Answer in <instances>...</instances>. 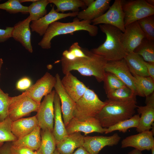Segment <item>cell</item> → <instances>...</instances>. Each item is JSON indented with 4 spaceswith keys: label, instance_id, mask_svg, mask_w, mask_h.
Returning a JSON list of instances; mask_svg holds the SVG:
<instances>
[{
    "label": "cell",
    "instance_id": "cell-38",
    "mask_svg": "<svg viewBox=\"0 0 154 154\" xmlns=\"http://www.w3.org/2000/svg\"><path fill=\"white\" fill-rule=\"evenodd\" d=\"M11 97L5 93L0 87V122L8 116V109Z\"/></svg>",
    "mask_w": 154,
    "mask_h": 154
},
{
    "label": "cell",
    "instance_id": "cell-49",
    "mask_svg": "<svg viewBox=\"0 0 154 154\" xmlns=\"http://www.w3.org/2000/svg\"><path fill=\"white\" fill-rule=\"evenodd\" d=\"M37 0H19L20 2L21 3L23 2H34L36 1Z\"/></svg>",
    "mask_w": 154,
    "mask_h": 154
},
{
    "label": "cell",
    "instance_id": "cell-53",
    "mask_svg": "<svg viewBox=\"0 0 154 154\" xmlns=\"http://www.w3.org/2000/svg\"><path fill=\"white\" fill-rule=\"evenodd\" d=\"M34 154H38L37 151H35L34 152Z\"/></svg>",
    "mask_w": 154,
    "mask_h": 154
},
{
    "label": "cell",
    "instance_id": "cell-20",
    "mask_svg": "<svg viewBox=\"0 0 154 154\" xmlns=\"http://www.w3.org/2000/svg\"><path fill=\"white\" fill-rule=\"evenodd\" d=\"M61 82L66 91L75 102L83 96L88 88L70 72L65 75Z\"/></svg>",
    "mask_w": 154,
    "mask_h": 154
},
{
    "label": "cell",
    "instance_id": "cell-51",
    "mask_svg": "<svg viewBox=\"0 0 154 154\" xmlns=\"http://www.w3.org/2000/svg\"><path fill=\"white\" fill-rule=\"evenodd\" d=\"M150 150L151 151V154H154V146L152 147Z\"/></svg>",
    "mask_w": 154,
    "mask_h": 154
},
{
    "label": "cell",
    "instance_id": "cell-13",
    "mask_svg": "<svg viewBox=\"0 0 154 154\" xmlns=\"http://www.w3.org/2000/svg\"><path fill=\"white\" fill-rule=\"evenodd\" d=\"M121 139V137L117 133L108 136L84 137L82 147L91 154H98L104 147L112 146L117 144Z\"/></svg>",
    "mask_w": 154,
    "mask_h": 154
},
{
    "label": "cell",
    "instance_id": "cell-14",
    "mask_svg": "<svg viewBox=\"0 0 154 154\" xmlns=\"http://www.w3.org/2000/svg\"><path fill=\"white\" fill-rule=\"evenodd\" d=\"M55 77L56 82L54 88L60 100L63 122L66 127L70 120L73 118V112L76 102L64 89L61 83L59 75L57 73Z\"/></svg>",
    "mask_w": 154,
    "mask_h": 154
},
{
    "label": "cell",
    "instance_id": "cell-31",
    "mask_svg": "<svg viewBox=\"0 0 154 154\" xmlns=\"http://www.w3.org/2000/svg\"><path fill=\"white\" fill-rule=\"evenodd\" d=\"M108 100L117 101L136 100V93L125 86L111 91L106 94Z\"/></svg>",
    "mask_w": 154,
    "mask_h": 154
},
{
    "label": "cell",
    "instance_id": "cell-45",
    "mask_svg": "<svg viewBox=\"0 0 154 154\" xmlns=\"http://www.w3.org/2000/svg\"><path fill=\"white\" fill-rule=\"evenodd\" d=\"M72 154H91L87 151L83 147L78 148V149Z\"/></svg>",
    "mask_w": 154,
    "mask_h": 154
},
{
    "label": "cell",
    "instance_id": "cell-26",
    "mask_svg": "<svg viewBox=\"0 0 154 154\" xmlns=\"http://www.w3.org/2000/svg\"><path fill=\"white\" fill-rule=\"evenodd\" d=\"M124 58L132 75L149 76L144 60L140 56L133 52L127 53Z\"/></svg>",
    "mask_w": 154,
    "mask_h": 154
},
{
    "label": "cell",
    "instance_id": "cell-10",
    "mask_svg": "<svg viewBox=\"0 0 154 154\" xmlns=\"http://www.w3.org/2000/svg\"><path fill=\"white\" fill-rule=\"evenodd\" d=\"M56 82L55 77L47 72L25 92L32 100L40 104L42 97L52 92Z\"/></svg>",
    "mask_w": 154,
    "mask_h": 154
},
{
    "label": "cell",
    "instance_id": "cell-6",
    "mask_svg": "<svg viewBox=\"0 0 154 154\" xmlns=\"http://www.w3.org/2000/svg\"><path fill=\"white\" fill-rule=\"evenodd\" d=\"M124 13L125 27L129 24L143 18L154 15V6L148 4L145 0H121Z\"/></svg>",
    "mask_w": 154,
    "mask_h": 154
},
{
    "label": "cell",
    "instance_id": "cell-44",
    "mask_svg": "<svg viewBox=\"0 0 154 154\" xmlns=\"http://www.w3.org/2000/svg\"><path fill=\"white\" fill-rule=\"evenodd\" d=\"M143 63L146 67L149 76L154 79V63L147 62L144 60Z\"/></svg>",
    "mask_w": 154,
    "mask_h": 154
},
{
    "label": "cell",
    "instance_id": "cell-27",
    "mask_svg": "<svg viewBox=\"0 0 154 154\" xmlns=\"http://www.w3.org/2000/svg\"><path fill=\"white\" fill-rule=\"evenodd\" d=\"M132 75L134 78L137 95L146 97L154 92V79L149 76Z\"/></svg>",
    "mask_w": 154,
    "mask_h": 154
},
{
    "label": "cell",
    "instance_id": "cell-22",
    "mask_svg": "<svg viewBox=\"0 0 154 154\" xmlns=\"http://www.w3.org/2000/svg\"><path fill=\"white\" fill-rule=\"evenodd\" d=\"M84 136L80 132L68 134L56 145V149L60 154H72L76 148L82 147Z\"/></svg>",
    "mask_w": 154,
    "mask_h": 154
},
{
    "label": "cell",
    "instance_id": "cell-17",
    "mask_svg": "<svg viewBox=\"0 0 154 154\" xmlns=\"http://www.w3.org/2000/svg\"><path fill=\"white\" fill-rule=\"evenodd\" d=\"M153 135L154 134L149 130L128 136L122 140L121 147H132L141 151H149L154 146Z\"/></svg>",
    "mask_w": 154,
    "mask_h": 154
},
{
    "label": "cell",
    "instance_id": "cell-42",
    "mask_svg": "<svg viewBox=\"0 0 154 154\" xmlns=\"http://www.w3.org/2000/svg\"><path fill=\"white\" fill-rule=\"evenodd\" d=\"M11 150L12 154H34V151L25 147H18L11 145Z\"/></svg>",
    "mask_w": 154,
    "mask_h": 154
},
{
    "label": "cell",
    "instance_id": "cell-40",
    "mask_svg": "<svg viewBox=\"0 0 154 154\" xmlns=\"http://www.w3.org/2000/svg\"><path fill=\"white\" fill-rule=\"evenodd\" d=\"M31 80L28 77L25 76L20 79L16 83V89L19 91H25L32 86Z\"/></svg>",
    "mask_w": 154,
    "mask_h": 154
},
{
    "label": "cell",
    "instance_id": "cell-18",
    "mask_svg": "<svg viewBox=\"0 0 154 154\" xmlns=\"http://www.w3.org/2000/svg\"><path fill=\"white\" fill-rule=\"evenodd\" d=\"M146 105L137 106V110L140 117L139 125L136 128L139 133L149 131L154 121V93L146 97Z\"/></svg>",
    "mask_w": 154,
    "mask_h": 154
},
{
    "label": "cell",
    "instance_id": "cell-43",
    "mask_svg": "<svg viewBox=\"0 0 154 154\" xmlns=\"http://www.w3.org/2000/svg\"><path fill=\"white\" fill-rule=\"evenodd\" d=\"M11 141L5 143L0 149V154H12L11 150Z\"/></svg>",
    "mask_w": 154,
    "mask_h": 154
},
{
    "label": "cell",
    "instance_id": "cell-50",
    "mask_svg": "<svg viewBox=\"0 0 154 154\" xmlns=\"http://www.w3.org/2000/svg\"><path fill=\"white\" fill-rule=\"evenodd\" d=\"M3 64V60L2 58H0V78L1 77V70L2 66V65Z\"/></svg>",
    "mask_w": 154,
    "mask_h": 154
},
{
    "label": "cell",
    "instance_id": "cell-23",
    "mask_svg": "<svg viewBox=\"0 0 154 154\" xmlns=\"http://www.w3.org/2000/svg\"><path fill=\"white\" fill-rule=\"evenodd\" d=\"M38 126V120L34 116L12 121L11 130L17 139L31 133Z\"/></svg>",
    "mask_w": 154,
    "mask_h": 154
},
{
    "label": "cell",
    "instance_id": "cell-41",
    "mask_svg": "<svg viewBox=\"0 0 154 154\" xmlns=\"http://www.w3.org/2000/svg\"><path fill=\"white\" fill-rule=\"evenodd\" d=\"M13 27H7L5 29H0V42H4L12 37Z\"/></svg>",
    "mask_w": 154,
    "mask_h": 154
},
{
    "label": "cell",
    "instance_id": "cell-39",
    "mask_svg": "<svg viewBox=\"0 0 154 154\" xmlns=\"http://www.w3.org/2000/svg\"><path fill=\"white\" fill-rule=\"evenodd\" d=\"M87 49L82 48L78 43H74L70 47L68 51L72 55L74 59L76 58L86 57L87 56Z\"/></svg>",
    "mask_w": 154,
    "mask_h": 154
},
{
    "label": "cell",
    "instance_id": "cell-34",
    "mask_svg": "<svg viewBox=\"0 0 154 154\" xmlns=\"http://www.w3.org/2000/svg\"><path fill=\"white\" fill-rule=\"evenodd\" d=\"M12 121L8 117L0 122V149L5 143L14 141L17 139L11 131Z\"/></svg>",
    "mask_w": 154,
    "mask_h": 154
},
{
    "label": "cell",
    "instance_id": "cell-21",
    "mask_svg": "<svg viewBox=\"0 0 154 154\" xmlns=\"http://www.w3.org/2000/svg\"><path fill=\"white\" fill-rule=\"evenodd\" d=\"M110 0H96L89 6L79 12L77 16L80 20L88 21L97 18L103 15L110 7Z\"/></svg>",
    "mask_w": 154,
    "mask_h": 154
},
{
    "label": "cell",
    "instance_id": "cell-2",
    "mask_svg": "<svg viewBox=\"0 0 154 154\" xmlns=\"http://www.w3.org/2000/svg\"><path fill=\"white\" fill-rule=\"evenodd\" d=\"M95 117L104 128H107L133 115L137 108L136 100L117 101L108 100Z\"/></svg>",
    "mask_w": 154,
    "mask_h": 154
},
{
    "label": "cell",
    "instance_id": "cell-33",
    "mask_svg": "<svg viewBox=\"0 0 154 154\" xmlns=\"http://www.w3.org/2000/svg\"><path fill=\"white\" fill-rule=\"evenodd\" d=\"M139 115H133L130 118L121 121L106 128L105 134L110 133L115 131L125 133L128 129L131 128H137L139 125Z\"/></svg>",
    "mask_w": 154,
    "mask_h": 154
},
{
    "label": "cell",
    "instance_id": "cell-46",
    "mask_svg": "<svg viewBox=\"0 0 154 154\" xmlns=\"http://www.w3.org/2000/svg\"><path fill=\"white\" fill-rule=\"evenodd\" d=\"M86 7L90 5L94 1V0H82Z\"/></svg>",
    "mask_w": 154,
    "mask_h": 154
},
{
    "label": "cell",
    "instance_id": "cell-48",
    "mask_svg": "<svg viewBox=\"0 0 154 154\" xmlns=\"http://www.w3.org/2000/svg\"><path fill=\"white\" fill-rule=\"evenodd\" d=\"M145 1L149 4L154 6V0H147Z\"/></svg>",
    "mask_w": 154,
    "mask_h": 154
},
{
    "label": "cell",
    "instance_id": "cell-11",
    "mask_svg": "<svg viewBox=\"0 0 154 154\" xmlns=\"http://www.w3.org/2000/svg\"><path fill=\"white\" fill-rule=\"evenodd\" d=\"M125 28L121 40L125 50L128 53L133 52L145 36L137 21L129 24Z\"/></svg>",
    "mask_w": 154,
    "mask_h": 154
},
{
    "label": "cell",
    "instance_id": "cell-4",
    "mask_svg": "<svg viewBox=\"0 0 154 154\" xmlns=\"http://www.w3.org/2000/svg\"><path fill=\"white\" fill-rule=\"evenodd\" d=\"M91 23V21H80L77 18L71 22L55 21L49 25L38 44L42 48L49 49L51 47V40L54 37L80 31H87L91 36L95 37L98 34V29Z\"/></svg>",
    "mask_w": 154,
    "mask_h": 154
},
{
    "label": "cell",
    "instance_id": "cell-12",
    "mask_svg": "<svg viewBox=\"0 0 154 154\" xmlns=\"http://www.w3.org/2000/svg\"><path fill=\"white\" fill-rule=\"evenodd\" d=\"M105 70L106 72H110L115 75L136 94L134 77L130 72L124 58L107 62L105 66Z\"/></svg>",
    "mask_w": 154,
    "mask_h": 154
},
{
    "label": "cell",
    "instance_id": "cell-15",
    "mask_svg": "<svg viewBox=\"0 0 154 154\" xmlns=\"http://www.w3.org/2000/svg\"><path fill=\"white\" fill-rule=\"evenodd\" d=\"M68 134L76 132H82L85 135L93 132L105 133L107 128L103 127L99 121L95 117L83 120L73 118L66 126Z\"/></svg>",
    "mask_w": 154,
    "mask_h": 154
},
{
    "label": "cell",
    "instance_id": "cell-19",
    "mask_svg": "<svg viewBox=\"0 0 154 154\" xmlns=\"http://www.w3.org/2000/svg\"><path fill=\"white\" fill-rule=\"evenodd\" d=\"M31 22L29 16L15 24L13 27L12 37L19 42L28 51L32 53L33 51L31 43Z\"/></svg>",
    "mask_w": 154,
    "mask_h": 154
},
{
    "label": "cell",
    "instance_id": "cell-30",
    "mask_svg": "<svg viewBox=\"0 0 154 154\" xmlns=\"http://www.w3.org/2000/svg\"><path fill=\"white\" fill-rule=\"evenodd\" d=\"M133 52L140 56L145 61L154 63V41L145 38Z\"/></svg>",
    "mask_w": 154,
    "mask_h": 154
},
{
    "label": "cell",
    "instance_id": "cell-5",
    "mask_svg": "<svg viewBox=\"0 0 154 154\" xmlns=\"http://www.w3.org/2000/svg\"><path fill=\"white\" fill-rule=\"evenodd\" d=\"M93 90L88 88L83 96L76 102L73 117L83 120L95 117L106 104Z\"/></svg>",
    "mask_w": 154,
    "mask_h": 154
},
{
    "label": "cell",
    "instance_id": "cell-29",
    "mask_svg": "<svg viewBox=\"0 0 154 154\" xmlns=\"http://www.w3.org/2000/svg\"><path fill=\"white\" fill-rule=\"evenodd\" d=\"M50 3L56 6V11L62 13L67 11L79 12V8H86L83 1L80 0H49Z\"/></svg>",
    "mask_w": 154,
    "mask_h": 154
},
{
    "label": "cell",
    "instance_id": "cell-7",
    "mask_svg": "<svg viewBox=\"0 0 154 154\" xmlns=\"http://www.w3.org/2000/svg\"><path fill=\"white\" fill-rule=\"evenodd\" d=\"M40 104L36 102L24 92L17 96L11 97L8 109L9 118L14 121L37 112Z\"/></svg>",
    "mask_w": 154,
    "mask_h": 154
},
{
    "label": "cell",
    "instance_id": "cell-47",
    "mask_svg": "<svg viewBox=\"0 0 154 154\" xmlns=\"http://www.w3.org/2000/svg\"><path fill=\"white\" fill-rule=\"evenodd\" d=\"M127 154H143L141 151L136 149H134L130 152H129Z\"/></svg>",
    "mask_w": 154,
    "mask_h": 154
},
{
    "label": "cell",
    "instance_id": "cell-8",
    "mask_svg": "<svg viewBox=\"0 0 154 154\" xmlns=\"http://www.w3.org/2000/svg\"><path fill=\"white\" fill-rule=\"evenodd\" d=\"M124 13L122 10L121 0H115L108 11L100 17L91 21L92 25H109L114 26L124 32Z\"/></svg>",
    "mask_w": 154,
    "mask_h": 154
},
{
    "label": "cell",
    "instance_id": "cell-37",
    "mask_svg": "<svg viewBox=\"0 0 154 154\" xmlns=\"http://www.w3.org/2000/svg\"><path fill=\"white\" fill-rule=\"evenodd\" d=\"M103 81L106 94L112 90L126 86L116 76L109 72H106Z\"/></svg>",
    "mask_w": 154,
    "mask_h": 154
},
{
    "label": "cell",
    "instance_id": "cell-32",
    "mask_svg": "<svg viewBox=\"0 0 154 154\" xmlns=\"http://www.w3.org/2000/svg\"><path fill=\"white\" fill-rule=\"evenodd\" d=\"M49 0H37L28 6V13L31 22L37 20L47 14L46 7Z\"/></svg>",
    "mask_w": 154,
    "mask_h": 154
},
{
    "label": "cell",
    "instance_id": "cell-24",
    "mask_svg": "<svg viewBox=\"0 0 154 154\" xmlns=\"http://www.w3.org/2000/svg\"><path fill=\"white\" fill-rule=\"evenodd\" d=\"M54 107V125L53 133L56 144L66 137L68 134L62 118L60 100L56 92Z\"/></svg>",
    "mask_w": 154,
    "mask_h": 154
},
{
    "label": "cell",
    "instance_id": "cell-16",
    "mask_svg": "<svg viewBox=\"0 0 154 154\" xmlns=\"http://www.w3.org/2000/svg\"><path fill=\"white\" fill-rule=\"evenodd\" d=\"M78 12L60 13L56 11L53 6L46 15L37 20L32 21L30 28L32 31L35 32L40 36H43L51 24L62 19L76 17Z\"/></svg>",
    "mask_w": 154,
    "mask_h": 154
},
{
    "label": "cell",
    "instance_id": "cell-28",
    "mask_svg": "<svg viewBox=\"0 0 154 154\" xmlns=\"http://www.w3.org/2000/svg\"><path fill=\"white\" fill-rule=\"evenodd\" d=\"M40 135V145L36 151L39 154H53L56 144L53 131L48 129L41 130Z\"/></svg>",
    "mask_w": 154,
    "mask_h": 154
},
{
    "label": "cell",
    "instance_id": "cell-25",
    "mask_svg": "<svg viewBox=\"0 0 154 154\" xmlns=\"http://www.w3.org/2000/svg\"><path fill=\"white\" fill-rule=\"evenodd\" d=\"M40 130V127L38 126L29 134L12 141V146L16 147H25L33 151H37L41 144Z\"/></svg>",
    "mask_w": 154,
    "mask_h": 154
},
{
    "label": "cell",
    "instance_id": "cell-35",
    "mask_svg": "<svg viewBox=\"0 0 154 154\" xmlns=\"http://www.w3.org/2000/svg\"><path fill=\"white\" fill-rule=\"evenodd\" d=\"M0 9L4 10L10 14L21 13L23 14L29 13L28 6L21 4L19 0H9L0 4Z\"/></svg>",
    "mask_w": 154,
    "mask_h": 154
},
{
    "label": "cell",
    "instance_id": "cell-52",
    "mask_svg": "<svg viewBox=\"0 0 154 154\" xmlns=\"http://www.w3.org/2000/svg\"><path fill=\"white\" fill-rule=\"evenodd\" d=\"M53 154H60L56 149L54 151Z\"/></svg>",
    "mask_w": 154,
    "mask_h": 154
},
{
    "label": "cell",
    "instance_id": "cell-36",
    "mask_svg": "<svg viewBox=\"0 0 154 154\" xmlns=\"http://www.w3.org/2000/svg\"><path fill=\"white\" fill-rule=\"evenodd\" d=\"M140 27L144 33L145 38L154 41V16H149L138 21Z\"/></svg>",
    "mask_w": 154,
    "mask_h": 154
},
{
    "label": "cell",
    "instance_id": "cell-9",
    "mask_svg": "<svg viewBox=\"0 0 154 154\" xmlns=\"http://www.w3.org/2000/svg\"><path fill=\"white\" fill-rule=\"evenodd\" d=\"M55 90L45 97L41 102L35 116L41 129H48L53 131L54 127V100Z\"/></svg>",
    "mask_w": 154,
    "mask_h": 154
},
{
    "label": "cell",
    "instance_id": "cell-1",
    "mask_svg": "<svg viewBox=\"0 0 154 154\" xmlns=\"http://www.w3.org/2000/svg\"><path fill=\"white\" fill-rule=\"evenodd\" d=\"M87 56L68 60L62 57L61 62L62 70L65 75L72 70H76L81 75L93 76L99 82L103 81L106 72L107 61L102 56L96 54L87 50Z\"/></svg>",
    "mask_w": 154,
    "mask_h": 154
},
{
    "label": "cell",
    "instance_id": "cell-3",
    "mask_svg": "<svg viewBox=\"0 0 154 154\" xmlns=\"http://www.w3.org/2000/svg\"><path fill=\"white\" fill-rule=\"evenodd\" d=\"M99 27L101 31L106 34V40L98 47L90 51L103 57L107 62L124 58L127 53L121 42L123 32L118 28L109 25L100 24Z\"/></svg>",
    "mask_w": 154,
    "mask_h": 154
}]
</instances>
